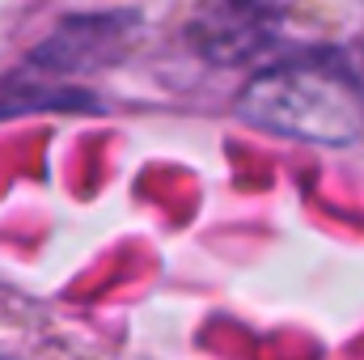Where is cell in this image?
Here are the masks:
<instances>
[{
	"label": "cell",
	"mask_w": 364,
	"mask_h": 360,
	"mask_svg": "<svg viewBox=\"0 0 364 360\" xmlns=\"http://www.w3.org/2000/svg\"><path fill=\"white\" fill-rule=\"evenodd\" d=\"M233 115L296 144L348 149L364 136V85L335 51H305L259 68L233 97Z\"/></svg>",
	"instance_id": "1"
},
{
	"label": "cell",
	"mask_w": 364,
	"mask_h": 360,
	"mask_svg": "<svg viewBox=\"0 0 364 360\" xmlns=\"http://www.w3.org/2000/svg\"><path fill=\"white\" fill-rule=\"evenodd\" d=\"M136 34H140V13H73L55 21V30L43 43H34L13 73L38 85L73 90L68 85L73 77L119 64L132 51Z\"/></svg>",
	"instance_id": "2"
},
{
	"label": "cell",
	"mask_w": 364,
	"mask_h": 360,
	"mask_svg": "<svg viewBox=\"0 0 364 360\" xmlns=\"http://www.w3.org/2000/svg\"><path fill=\"white\" fill-rule=\"evenodd\" d=\"M47 106H60V110H93V93L85 90H64V85H38V81H26L17 73H9L0 81V119L9 115H26V110H47Z\"/></svg>",
	"instance_id": "3"
}]
</instances>
